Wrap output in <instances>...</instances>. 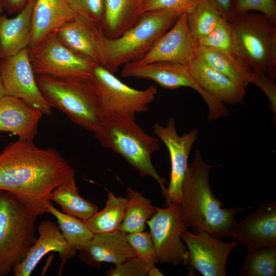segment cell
Returning a JSON list of instances; mask_svg holds the SVG:
<instances>
[{"label": "cell", "mask_w": 276, "mask_h": 276, "mask_svg": "<svg viewBox=\"0 0 276 276\" xmlns=\"http://www.w3.org/2000/svg\"><path fill=\"white\" fill-rule=\"evenodd\" d=\"M51 201L59 205L65 214L85 221L98 212V207L79 193L75 177L62 183L52 192Z\"/></svg>", "instance_id": "26"}, {"label": "cell", "mask_w": 276, "mask_h": 276, "mask_svg": "<svg viewBox=\"0 0 276 276\" xmlns=\"http://www.w3.org/2000/svg\"><path fill=\"white\" fill-rule=\"evenodd\" d=\"M37 216L12 193L0 190V276L25 258L36 238Z\"/></svg>", "instance_id": "6"}, {"label": "cell", "mask_w": 276, "mask_h": 276, "mask_svg": "<svg viewBox=\"0 0 276 276\" xmlns=\"http://www.w3.org/2000/svg\"><path fill=\"white\" fill-rule=\"evenodd\" d=\"M187 254L183 264L190 272L196 271L203 276H225L226 263L237 242H224L205 232L181 233Z\"/></svg>", "instance_id": "13"}, {"label": "cell", "mask_w": 276, "mask_h": 276, "mask_svg": "<svg viewBox=\"0 0 276 276\" xmlns=\"http://www.w3.org/2000/svg\"><path fill=\"white\" fill-rule=\"evenodd\" d=\"M187 65L199 86L219 102L231 105L242 102L246 88L195 56Z\"/></svg>", "instance_id": "20"}, {"label": "cell", "mask_w": 276, "mask_h": 276, "mask_svg": "<svg viewBox=\"0 0 276 276\" xmlns=\"http://www.w3.org/2000/svg\"><path fill=\"white\" fill-rule=\"evenodd\" d=\"M258 86L267 96L269 103L270 109L276 115V84L265 74L260 72H254V76L251 81Z\"/></svg>", "instance_id": "38"}, {"label": "cell", "mask_w": 276, "mask_h": 276, "mask_svg": "<svg viewBox=\"0 0 276 276\" xmlns=\"http://www.w3.org/2000/svg\"><path fill=\"white\" fill-rule=\"evenodd\" d=\"M126 233L117 230L94 234L80 251L79 257L87 264L98 268L103 262L120 264L135 257L127 241Z\"/></svg>", "instance_id": "19"}, {"label": "cell", "mask_w": 276, "mask_h": 276, "mask_svg": "<svg viewBox=\"0 0 276 276\" xmlns=\"http://www.w3.org/2000/svg\"><path fill=\"white\" fill-rule=\"evenodd\" d=\"M75 15L102 25L105 0H67Z\"/></svg>", "instance_id": "34"}, {"label": "cell", "mask_w": 276, "mask_h": 276, "mask_svg": "<svg viewBox=\"0 0 276 276\" xmlns=\"http://www.w3.org/2000/svg\"><path fill=\"white\" fill-rule=\"evenodd\" d=\"M126 238L136 257L151 267L155 266V250L150 233L144 231L126 233Z\"/></svg>", "instance_id": "33"}, {"label": "cell", "mask_w": 276, "mask_h": 276, "mask_svg": "<svg viewBox=\"0 0 276 276\" xmlns=\"http://www.w3.org/2000/svg\"><path fill=\"white\" fill-rule=\"evenodd\" d=\"M42 115L22 100L6 95L0 100V131L11 132L20 140L33 141Z\"/></svg>", "instance_id": "21"}, {"label": "cell", "mask_w": 276, "mask_h": 276, "mask_svg": "<svg viewBox=\"0 0 276 276\" xmlns=\"http://www.w3.org/2000/svg\"><path fill=\"white\" fill-rule=\"evenodd\" d=\"M94 133L101 145L123 157L141 176L151 177L162 193L165 191L167 181L157 172L151 159L152 154L160 149V140L146 133L135 118L120 114L103 117Z\"/></svg>", "instance_id": "3"}, {"label": "cell", "mask_w": 276, "mask_h": 276, "mask_svg": "<svg viewBox=\"0 0 276 276\" xmlns=\"http://www.w3.org/2000/svg\"><path fill=\"white\" fill-rule=\"evenodd\" d=\"M202 0H142V13L154 10H168L179 15L193 11Z\"/></svg>", "instance_id": "35"}, {"label": "cell", "mask_w": 276, "mask_h": 276, "mask_svg": "<svg viewBox=\"0 0 276 276\" xmlns=\"http://www.w3.org/2000/svg\"><path fill=\"white\" fill-rule=\"evenodd\" d=\"M222 18L209 0H202L193 11L187 13L188 28L195 42L209 35Z\"/></svg>", "instance_id": "31"}, {"label": "cell", "mask_w": 276, "mask_h": 276, "mask_svg": "<svg viewBox=\"0 0 276 276\" xmlns=\"http://www.w3.org/2000/svg\"><path fill=\"white\" fill-rule=\"evenodd\" d=\"M35 2L29 0L25 7L13 18L1 15L0 59L13 56L29 47Z\"/></svg>", "instance_id": "23"}, {"label": "cell", "mask_w": 276, "mask_h": 276, "mask_svg": "<svg viewBox=\"0 0 276 276\" xmlns=\"http://www.w3.org/2000/svg\"><path fill=\"white\" fill-rule=\"evenodd\" d=\"M153 131L157 138L167 148L171 162V174L168 186L162 193L166 204L182 203V186L188 165L191 149L197 140L198 129L194 128L179 136L173 118L168 119L165 126L158 123L153 126Z\"/></svg>", "instance_id": "14"}, {"label": "cell", "mask_w": 276, "mask_h": 276, "mask_svg": "<svg viewBox=\"0 0 276 276\" xmlns=\"http://www.w3.org/2000/svg\"><path fill=\"white\" fill-rule=\"evenodd\" d=\"M29 57L35 75L89 78L96 65L73 52L60 41L55 33L29 49Z\"/></svg>", "instance_id": "10"}, {"label": "cell", "mask_w": 276, "mask_h": 276, "mask_svg": "<svg viewBox=\"0 0 276 276\" xmlns=\"http://www.w3.org/2000/svg\"><path fill=\"white\" fill-rule=\"evenodd\" d=\"M230 237L247 248L276 245V202L267 201L239 222Z\"/></svg>", "instance_id": "18"}, {"label": "cell", "mask_w": 276, "mask_h": 276, "mask_svg": "<svg viewBox=\"0 0 276 276\" xmlns=\"http://www.w3.org/2000/svg\"><path fill=\"white\" fill-rule=\"evenodd\" d=\"M6 92L3 84L1 73H0V100L6 96Z\"/></svg>", "instance_id": "42"}, {"label": "cell", "mask_w": 276, "mask_h": 276, "mask_svg": "<svg viewBox=\"0 0 276 276\" xmlns=\"http://www.w3.org/2000/svg\"><path fill=\"white\" fill-rule=\"evenodd\" d=\"M148 276H163L164 274L155 266L151 267L147 273Z\"/></svg>", "instance_id": "41"}, {"label": "cell", "mask_w": 276, "mask_h": 276, "mask_svg": "<svg viewBox=\"0 0 276 276\" xmlns=\"http://www.w3.org/2000/svg\"><path fill=\"white\" fill-rule=\"evenodd\" d=\"M60 41L77 55L105 66L106 36L101 24L75 14L55 33Z\"/></svg>", "instance_id": "15"}, {"label": "cell", "mask_w": 276, "mask_h": 276, "mask_svg": "<svg viewBox=\"0 0 276 276\" xmlns=\"http://www.w3.org/2000/svg\"><path fill=\"white\" fill-rule=\"evenodd\" d=\"M75 13L67 0H35L32 15L31 49L71 20Z\"/></svg>", "instance_id": "22"}, {"label": "cell", "mask_w": 276, "mask_h": 276, "mask_svg": "<svg viewBox=\"0 0 276 276\" xmlns=\"http://www.w3.org/2000/svg\"><path fill=\"white\" fill-rule=\"evenodd\" d=\"M47 213L51 214L56 218L64 239L76 250H82L94 236L84 221L60 212L51 202L48 206Z\"/></svg>", "instance_id": "30"}, {"label": "cell", "mask_w": 276, "mask_h": 276, "mask_svg": "<svg viewBox=\"0 0 276 276\" xmlns=\"http://www.w3.org/2000/svg\"><path fill=\"white\" fill-rule=\"evenodd\" d=\"M89 78L97 95L102 118L120 114L135 118L136 114L148 110L157 93L154 85L140 90L132 88L99 64L94 66Z\"/></svg>", "instance_id": "8"}, {"label": "cell", "mask_w": 276, "mask_h": 276, "mask_svg": "<svg viewBox=\"0 0 276 276\" xmlns=\"http://www.w3.org/2000/svg\"><path fill=\"white\" fill-rule=\"evenodd\" d=\"M107 196L103 209L84 221L94 234L118 230L124 219L127 197L116 196L111 192H108Z\"/></svg>", "instance_id": "28"}, {"label": "cell", "mask_w": 276, "mask_h": 276, "mask_svg": "<svg viewBox=\"0 0 276 276\" xmlns=\"http://www.w3.org/2000/svg\"><path fill=\"white\" fill-rule=\"evenodd\" d=\"M196 44L215 48L241 57L230 24L224 18L209 35L198 40Z\"/></svg>", "instance_id": "32"}, {"label": "cell", "mask_w": 276, "mask_h": 276, "mask_svg": "<svg viewBox=\"0 0 276 276\" xmlns=\"http://www.w3.org/2000/svg\"><path fill=\"white\" fill-rule=\"evenodd\" d=\"M37 229L38 238L30 247L24 259L13 268V275L30 276L41 259L51 251L58 252L61 259L58 273L61 275L67 261L75 256L77 250L65 240L58 225L46 220L39 223Z\"/></svg>", "instance_id": "17"}, {"label": "cell", "mask_w": 276, "mask_h": 276, "mask_svg": "<svg viewBox=\"0 0 276 276\" xmlns=\"http://www.w3.org/2000/svg\"><path fill=\"white\" fill-rule=\"evenodd\" d=\"M239 53L254 72L276 78V25L264 14H233L228 19Z\"/></svg>", "instance_id": "5"}, {"label": "cell", "mask_w": 276, "mask_h": 276, "mask_svg": "<svg viewBox=\"0 0 276 276\" xmlns=\"http://www.w3.org/2000/svg\"><path fill=\"white\" fill-rule=\"evenodd\" d=\"M187 14H181L173 26L136 61L142 64L170 62L188 65L195 56L196 44L188 28Z\"/></svg>", "instance_id": "16"}, {"label": "cell", "mask_w": 276, "mask_h": 276, "mask_svg": "<svg viewBox=\"0 0 276 276\" xmlns=\"http://www.w3.org/2000/svg\"><path fill=\"white\" fill-rule=\"evenodd\" d=\"M0 73L6 95L22 100L43 114H52V107L37 85L29 57V48L0 59Z\"/></svg>", "instance_id": "12"}, {"label": "cell", "mask_w": 276, "mask_h": 276, "mask_svg": "<svg viewBox=\"0 0 276 276\" xmlns=\"http://www.w3.org/2000/svg\"><path fill=\"white\" fill-rule=\"evenodd\" d=\"M2 7H1V6L0 5V16L1 15V12H2Z\"/></svg>", "instance_id": "43"}, {"label": "cell", "mask_w": 276, "mask_h": 276, "mask_svg": "<svg viewBox=\"0 0 276 276\" xmlns=\"http://www.w3.org/2000/svg\"><path fill=\"white\" fill-rule=\"evenodd\" d=\"M213 166L206 164L200 151L195 152L188 164L182 186L181 218L194 233L205 232L217 238H229L236 221L239 207H222V202L213 193L209 173Z\"/></svg>", "instance_id": "2"}, {"label": "cell", "mask_w": 276, "mask_h": 276, "mask_svg": "<svg viewBox=\"0 0 276 276\" xmlns=\"http://www.w3.org/2000/svg\"><path fill=\"white\" fill-rule=\"evenodd\" d=\"M142 0H105L102 23L106 37L114 39L134 26L143 13Z\"/></svg>", "instance_id": "25"}, {"label": "cell", "mask_w": 276, "mask_h": 276, "mask_svg": "<svg viewBox=\"0 0 276 276\" xmlns=\"http://www.w3.org/2000/svg\"><path fill=\"white\" fill-rule=\"evenodd\" d=\"M180 204L171 203L156 211L146 223L156 255V263L174 266L183 264L187 254L181 233L187 229L181 218Z\"/></svg>", "instance_id": "11"}, {"label": "cell", "mask_w": 276, "mask_h": 276, "mask_svg": "<svg viewBox=\"0 0 276 276\" xmlns=\"http://www.w3.org/2000/svg\"><path fill=\"white\" fill-rule=\"evenodd\" d=\"M257 11L276 25L275 0H233L232 14Z\"/></svg>", "instance_id": "36"}, {"label": "cell", "mask_w": 276, "mask_h": 276, "mask_svg": "<svg viewBox=\"0 0 276 276\" xmlns=\"http://www.w3.org/2000/svg\"><path fill=\"white\" fill-rule=\"evenodd\" d=\"M127 196L124 217L118 230L126 233L144 231L146 222L155 213L156 207L135 189L127 188Z\"/></svg>", "instance_id": "27"}, {"label": "cell", "mask_w": 276, "mask_h": 276, "mask_svg": "<svg viewBox=\"0 0 276 276\" xmlns=\"http://www.w3.org/2000/svg\"><path fill=\"white\" fill-rule=\"evenodd\" d=\"M180 15L163 10L146 12L134 26L119 37H106L107 58L104 67L114 74L120 66L139 60Z\"/></svg>", "instance_id": "7"}, {"label": "cell", "mask_w": 276, "mask_h": 276, "mask_svg": "<svg viewBox=\"0 0 276 276\" xmlns=\"http://www.w3.org/2000/svg\"><path fill=\"white\" fill-rule=\"evenodd\" d=\"M121 75L124 78L151 80L161 87L175 89L181 87H190L200 95L208 108V119L213 121L223 117L226 107L207 93L197 83L187 65L170 62H154L146 64L137 61L123 65Z\"/></svg>", "instance_id": "9"}, {"label": "cell", "mask_w": 276, "mask_h": 276, "mask_svg": "<svg viewBox=\"0 0 276 276\" xmlns=\"http://www.w3.org/2000/svg\"><path fill=\"white\" fill-rule=\"evenodd\" d=\"M151 267L136 257L116 264L106 272L108 276H146Z\"/></svg>", "instance_id": "37"}, {"label": "cell", "mask_w": 276, "mask_h": 276, "mask_svg": "<svg viewBox=\"0 0 276 276\" xmlns=\"http://www.w3.org/2000/svg\"><path fill=\"white\" fill-rule=\"evenodd\" d=\"M222 16L228 20L232 15L233 0H209Z\"/></svg>", "instance_id": "39"}, {"label": "cell", "mask_w": 276, "mask_h": 276, "mask_svg": "<svg viewBox=\"0 0 276 276\" xmlns=\"http://www.w3.org/2000/svg\"><path fill=\"white\" fill-rule=\"evenodd\" d=\"M37 85L51 107L74 123L94 132L102 115L99 101L89 78H70L35 75Z\"/></svg>", "instance_id": "4"}, {"label": "cell", "mask_w": 276, "mask_h": 276, "mask_svg": "<svg viewBox=\"0 0 276 276\" xmlns=\"http://www.w3.org/2000/svg\"><path fill=\"white\" fill-rule=\"evenodd\" d=\"M195 55L245 88L251 83L254 71L240 57L215 48L197 45Z\"/></svg>", "instance_id": "24"}, {"label": "cell", "mask_w": 276, "mask_h": 276, "mask_svg": "<svg viewBox=\"0 0 276 276\" xmlns=\"http://www.w3.org/2000/svg\"><path fill=\"white\" fill-rule=\"evenodd\" d=\"M75 177V170L52 148L32 141L10 142L0 153V190L12 193L37 216L47 212L52 192Z\"/></svg>", "instance_id": "1"}, {"label": "cell", "mask_w": 276, "mask_h": 276, "mask_svg": "<svg viewBox=\"0 0 276 276\" xmlns=\"http://www.w3.org/2000/svg\"><path fill=\"white\" fill-rule=\"evenodd\" d=\"M276 275V245L247 248L239 275L275 276Z\"/></svg>", "instance_id": "29"}, {"label": "cell", "mask_w": 276, "mask_h": 276, "mask_svg": "<svg viewBox=\"0 0 276 276\" xmlns=\"http://www.w3.org/2000/svg\"><path fill=\"white\" fill-rule=\"evenodd\" d=\"M29 0H0V5L9 14L18 13L26 5Z\"/></svg>", "instance_id": "40"}]
</instances>
